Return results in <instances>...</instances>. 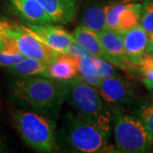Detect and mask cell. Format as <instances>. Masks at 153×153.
I'll return each mask as SVG.
<instances>
[{"label":"cell","mask_w":153,"mask_h":153,"mask_svg":"<svg viewBox=\"0 0 153 153\" xmlns=\"http://www.w3.org/2000/svg\"><path fill=\"white\" fill-rule=\"evenodd\" d=\"M8 100L19 109L58 117L66 100V82L48 77H15L8 84Z\"/></svg>","instance_id":"6da1fadb"},{"label":"cell","mask_w":153,"mask_h":153,"mask_svg":"<svg viewBox=\"0 0 153 153\" xmlns=\"http://www.w3.org/2000/svg\"><path fill=\"white\" fill-rule=\"evenodd\" d=\"M109 134L73 112L65 115L57 131L60 151L76 153L105 152Z\"/></svg>","instance_id":"7a4b0ae2"},{"label":"cell","mask_w":153,"mask_h":153,"mask_svg":"<svg viewBox=\"0 0 153 153\" xmlns=\"http://www.w3.org/2000/svg\"><path fill=\"white\" fill-rule=\"evenodd\" d=\"M65 82L66 101L76 114L110 134L113 123L112 113L98 90L80 76Z\"/></svg>","instance_id":"3957f363"},{"label":"cell","mask_w":153,"mask_h":153,"mask_svg":"<svg viewBox=\"0 0 153 153\" xmlns=\"http://www.w3.org/2000/svg\"><path fill=\"white\" fill-rule=\"evenodd\" d=\"M12 123L24 143L33 151L44 153L60 151L55 118L18 108L12 112Z\"/></svg>","instance_id":"277c9868"},{"label":"cell","mask_w":153,"mask_h":153,"mask_svg":"<svg viewBox=\"0 0 153 153\" xmlns=\"http://www.w3.org/2000/svg\"><path fill=\"white\" fill-rule=\"evenodd\" d=\"M113 118L116 147L118 152L143 153L153 146L147 129L137 117L128 116L121 110L110 108Z\"/></svg>","instance_id":"5b68a950"},{"label":"cell","mask_w":153,"mask_h":153,"mask_svg":"<svg viewBox=\"0 0 153 153\" xmlns=\"http://www.w3.org/2000/svg\"><path fill=\"white\" fill-rule=\"evenodd\" d=\"M97 90L110 108L120 110L131 104L134 97L131 82L118 75L101 79Z\"/></svg>","instance_id":"8992f818"},{"label":"cell","mask_w":153,"mask_h":153,"mask_svg":"<svg viewBox=\"0 0 153 153\" xmlns=\"http://www.w3.org/2000/svg\"><path fill=\"white\" fill-rule=\"evenodd\" d=\"M142 4L135 0H123L115 4L106 17V29L123 33L140 25Z\"/></svg>","instance_id":"52a82bcc"},{"label":"cell","mask_w":153,"mask_h":153,"mask_svg":"<svg viewBox=\"0 0 153 153\" xmlns=\"http://www.w3.org/2000/svg\"><path fill=\"white\" fill-rule=\"evenodd\" d=\"M34 37L58 53H66L71 43L75 40L72 34L58 25L49 24H32L22 25Z\"/></svg>","instance_id":"ba28073f"},{"label":"cell","mask_w":153,"mask_h":153,"mask_svg":"<svg viewBox=\"0 0 153 153\" xmlns=\"http://www.w3.org/2000/svg\"><path fill=\"white\" fill-rule=\"evenodd\" d=\"M10 33L16 39L19 49L26 57L41 60L49 65L60 54L28 33L22 25H14Z\"/></svg>","instance_id":"9c48e42d"},{"label":"cell","mask_w":153,"mask_h":153,"mask_svg":"<svg viewBox=\"0 0 153 153\" xmlns=\"http://www.w3.org/2000/svg\"><path fill=\"white\" fill-rule=\"evenodd\" d=\"M100 42L109 58V62L125 71H131L133 65L126 55L123 33L105 29L97 32Z\"/></svg>","instance_id":"30bf717a"},{"label":"cell","mask_w":153,"mask_h":153,"mask_svg":"<svg viewBox=\"0 0 153 153\" xmlns=\"http://www.w3.org/2000/svg\"><path fill=\"white\" fill-rule=\"evenodd\" d=\"M123 0H90L82 12L81 22L96 32L106 29V17L109 10Z\"/></svg>","instance_id":"8fae6325"},{"label":"cell","mask_w":153,"mask_h":153,"mask_svg":"<svg viewBox=\"0 0 153 153\" xmlns=\"http://www.w3.org/2000/svg\"><path fill=\"white\" fill-rule=\"evenodd\" d=\"M122 33L124 40L127 57L133 65L138 67L141 64L145 56L149 33L140 24Z\"/></svg>","instance_id":"7c38bea8"},{"label":"cell","mask_w":153,"mask_h":153,"mask_svg":"<svg viewBox=\"0 0 153 153\" xmlns=\"http://www.w3.org/2000/svg\"><path fill=\"white\" fill-rule=\"evenodd\" d=\"M17 15L27 23L49 24L54 23L38 0H9Z\"/></svg>","instance_id":"4fadbf2b"},{"label":"cell","mask_w":153,"mask_h":153,"mask_svg":"<svg viewBox=\"0 0 153 153\" xmlns=\"http://www.w3.org/2000/svg\"><path fill=\"white\" fill-rule=\"evenodd\" d=\"M49 75L58 81H69L79 76V62L76 56L60 53L49 64Z\"/></svg>","instance_id":"5bb4252c"},{"label":"cell","mask_w":153,"mask_h":153,"mask_svg":"<svg viewBox=\"0 0 153 153\" xmlns=\"http://www.w3.org/2000/svg\"><path fill=\"white\" fill-rule=\"evenodd\" d=\"M54 23L67 24L76 15V0H38Z\"/></svg>","instance_id":"9a60e30c"},{"label":"cell","mask_w":153,"mask_h":153,"mask_svg":"<svg viewBox=\"0 0 153 153\" xmlns=\"http://www.w3.org/2000/svg\"><path fill=\"white\" fill-rule=\"evenodd\" d=\"M49 65L41 60L26 57L14 66L7 67V71L15 77H48L49 75Z\"/></svg>","instance_id":"2e32d148"},{"label":"cell","mask_w":153,"mask_h":153,"mask_svg":"<svg viewBox=\"0 0 153 153\" xmlns=\"http://www.w3.org/2000/svg\"><path fill=\"white\" fill-rule=\"evenodd\" d=\"M72 36L76 41L91 52L94 55L109 61L108 55L100 42L98 33L84 25H80L72 32Z\"/></svg>","instance_id":"e0dca14e"},{"label":"cell","mask_w":153,"mask_h":153,"mask_svg":"<svg viewBox=\"0 0 153 153\" xmlns=\"http://www.w3.org/2000/svg\"><path fill=\"white\" fill-rule=\"evenodd\" d=\"M25 58L26 56L22 54L17 46L16 39L10 33L4 39V44L0 49V67L7 68L14 66Z\"/></svg>","instance_id":"ac0fdd59"},{"label":"cell","mask_w":153,"mask_h":153,"mask_svg":"<svg viewBox=\"0 0 153 153\" xmlns=\"http://www.w3.org/2000/svg\"><path fill=\"white\" fill-rule=\"evenodd\" d=\"M79 62V75L85 82L95 88H98L101 78L98 76L93 58L94 56H76Z\"/></svg>","instance_id":"d6986e66"},{"label":"cell","mask_w":153,"mask_h":153,"mask_svg":"<svg viewBox=\"0 0 153 153\" xmlns=\"http://www.w3.org/2000/svg\"><path fill=\"white\" fill-rule=\"evenodd\" d=\"M136 117L147 129L153 143V100L142 105L138 110Z\"/></svg>","instance_id":"ffe728a7"},{"label":"cell","mask_w":153,"mask_h":153,"mask_svg":"<svg viewBox=\"0 0 153 153\" xmlns=\"http://www.w3.org/2000/svg\"><path fill=\"white\" fill-rule=\"evenodd\" d=\"M140 24L148 33L153 32V0H144Z\"/></svg>","instance_id":"44dd1931"},{"label":"cell","mask_w":153,"mask_h":153,"mask_svg":"<svg viewBox=\"0 0 153 153\" xmlns=\"http://www.w3.org/2000/svg\"><path fill=\"white\" fill-rule=\"evenodd\" d=\"M93 60L97 74L101 79L108 78L111 76L117 75V71L115 69V66L113 64L110 63L109 61L104 60L102 58L97 57V56H94L93 58Z\"/></svg>","instance_id":"7402d4cb"},{"label":"cell","mask_w":153,"mask_h":153,"mask_svg":"<svg viewBox=\"0 0 153 153\" xmlns=\"http://www.w3.org/2000/svg\"><path fill=\"white\" fill-rule=\"evenodd\" d=\"M138 67L142 76L143 83L153 81V57L152 55H145L141 64Z\"/></svg>","instance_id":"603a6c76"},{"label":"cell","mask_w":153,"mask_h":153,"mask_svg":"<svg viewBox=\"0 0 153 153\" xmlns=\"http://www.w3.org/2000/svg\"><path fill=\"white\" fill-rule=\"evenodd\" d=\"M65 54L73 55V56H82V55H88V56H95L91 52H89L87 49H85L82 44H80L76 39L71 43L70 47L66 50Z\"/></svg>","instance_id":"cb8c5ba5"},{"label":"cell","mask_w":153,"mask_h":153,"mask_svg":"<svg viewBox=\"0 0 153 153\" xmlns=\"http://www.w3.org/2000/svg\"><path fill=\"white\" fill-rule=\"evenodd\" d=\"M13 26L10 23L0 18V49L4 44V41L10 33Z\"/></svg>","instance_id":"d4e9b609"},{"label":"cell","mask_w":153,"mask_h":153,"mask_svg":"<svg viewBox=\"0 0 153 153\" xmlns=\"http://www.w3.org/2000/svg\"><path fill=\"white\" fill-rule=\"evenodd\" d=\"M8 143L6 140L5 136L2 134V132L0 131V153L1 152H8Z\"/></svg>","instance_id":"484cf974"},{"label":"cell","mask_w":153,"mask_h":153,"mask_svg":"<svg viewBox=\"0 0 153 153\" xmlns=\"http://www.w3.org/2000/svg\"><path fill=\"white\" fill-rule=\"evenodd\" d=\"M147 51L150 55L153 57V32L149 33L148 35V43H147Z\"/></svg>","instance_id":"4316f807"},{"label":"cell","mask_w":153,"mask_h":153,"mask_svg":"<svg viewBox=\"0 0 153 153\" xmlns=\"http://www.w3.org/2000/svg\"><path fill=\"white\" fill-rule=\"evenodd\" d=\"M145 86L149 90H151L152 92L153 93V81H151V82H144Z\"/></svg>","instance_id":"83f0119b"}]
</instances>
